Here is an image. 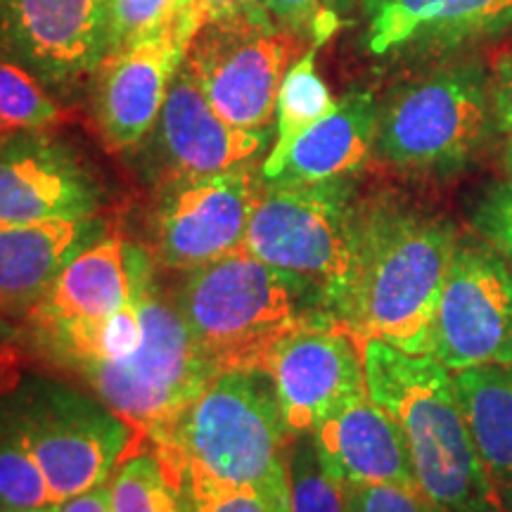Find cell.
<instances>
[{
    "label": "cell",
    "mask_w": 512,
    "mask_h": 512,
    "mask_svg": "<svg viewBox=\"0 0 512 512\" xmlns=\"http://www.w3.org/2000/svg\"><path fill=\"white\" fill-rule=\"evenodd\" d=\"M275 138L273 128L247 131L228 124L211 107L188 67L178 69L157 121L159 157L171 181L228 171L252 162Z\"/></svg>",
    "instance_id": "e0dca14e"
},
{
    "label": "cell",
    "mask_w": 512,
    "mask_h": 512,
    "mask_svg": "<svg viewBox=\"0 0 512 512\" xmlns=\"http://www.w3.org/2000/svg\"><path fill=\"white\" fill-rule=\"evenodd\" d=\"M356 221L358 195L351 178L264 181L245 249L275 271L311 283L342 323L354 278Z\"/></svg>",
    "instance_id": "8992f818"
},
{
    "label": "cell",
    "mask_w": 512,
    "mask_h": 512,
    "mask_svg": "<svg viewBox=\"0 0 512 512\" xmlns=\"http://www.w3.org/2000/svg\"><path fill=\"white\" fill-rule=\"evenodd\" d=\"M510 339V264L479 235H460L434 316L432 356L458 373L503 363Z\"/></svg>",
    "instance_id": "8fae6325"
},
{
    "label": "cell",
    "mask_w": 512,
    "mask_h": 512,
    "mask_svg": "<svg viewBox=\"0 0 512 512\" xmlns=\"http://www.w3.org/2000/svg\"><path fill=\"white\" fill-rule=\"evenodd\" d=\"M3 401L55 503L110 482L121 460L145 444L98 396L50 377H22Z\"/></svg>",
    "instance_id": "52a82bcc"
},
{
    "label": "cell",
    "mask_w": 512,
    "mask_h": 512,
    "mask_svg": "<svg viewBox=\"0 0 512 512\" xmlns=\"http://www.w3.org/2000/svg\"><path fill=\"white\" fill-rule=\"evenodd\" d=\"M491 95H494L496 126L505 133H512V50L496 62Z\"/></svg>",
    "instance_id": "836d02e7"
},
{
    "label": "cell",
    "mask_w": 512,
    "mask_h": 512,
    "mask_svg": "<svg viewBox=\"0 0 512 512\" xmlns=\"http://www.w3.org/2000/svg\"><path fill=\"white\" fill-rule=\"evenodd\" d=\"M503 363H505V366H512V339H510V347H508V351H505Z\"/></svg>",
    "instance_id": "ab89813d"
},
{
    "label": "cell",
    "mask_w": 512,
    "mask_h": 512,
    "mask_svg": "<svg viewBox=\"0 0 512 512\" xmlns=\"http://www.w3.org/2000/svg\"><path fill=\"white\" fill-rule=\"evenodd\" d=\"M0 512H5V510H3V505H0Z\"/></svg>",
    "instance_id": "b9f144b4"
},
{
    "label": "cell",
    "mask_w": 512,
    "mask_h": 512,
    "mask_svg": "<svg viewBox=\"0 0 512 512\" xmlns=\"http://www.w3.org/2000/svg\"><path fill=\"white\" fill-rule=\"evenodd\" d=\"M57 512H112V491L110 482L95 486L91 491L67 498V501L57 503Z\"/></svg>",
    "instance_id": "d590c367"
},
{
    "label": "cell",
    "mask_w": 512,
    "mask_h": 512,
    "mask_svg": "<svg viewBox=\"0 0 512 512\" xmlns=\"http://www.w3.org/2000/svg\"><path fill=\"white\" fill-rule=\"evenodd\" d=\"M102 190L93 171L46 131L0 138V221L95 219Z\"/></svg>",
    "instance_id": "2e32d148"
},
{
    "label": "cell",
    "mask_w": 512,
    "mask_h": 512,
    "mask_svg": "<svg viewBox=\"0 0 512 512\" xmlns=\"http://www.w3.org/2000/svg\"><path fill=\"white\" fill-rule=\"evenodd\" d=\"M264 370L292 439L311 434L332 413L368 392L361 339L335 320L304 325L280 339Z\"/></svg>",
    "instance_id": "4fadbf2b"
},
{
    "label": "cell",
    "mask_w": 512,
    "mask_h": 512,
    "mask_svg": "<svg viewBox=\"0 0 512 512\" xmlns=\"http://www.w3.org/2000/svg\"><path fill=\"white\" fill-rule=\"evenodd\" d=\"M138 311L143 325L138 349L74 375L105 406L131 422L145 441H157L219 373L200 354L174 294H162L157 278L140 297Z\"/></svg>",
    "instance_id": "ba28073f"
},
{
    "label": "cell",
    "mask_w": 512,
    "mask_h": 512,
    "mask_svg": "<svg viewBox=\"0 0 512 512\" xmlns=\"http://www.w3.org/2000/svg\"><path fill=\"white\" fill-rule=\"evenodd\" d=\"M306 53V38L268 24H204L192 36L185 67L228 124L266 131L280 83Z\"/></svg>",
    "instance_id": "9c48e42d"
},
{
    "label": "cell",
    "mask_w": 512,
    "mask_h": 512,
    "mask_svg": "<svg viewBox=\"0 0 512 512\" xmlns=\"http://www.w3.org/2000/svg\"><path fill=\"white\" fill-rule=\"evenodd\" d=\"M467 430L498 512L512 498V366L484 363L453 373Z\"/></svg>",
    "instance_id": "7402d4cb"
},
{
    "label": "cell",
    "mask_w": 512,
    "mask_h": 512,
    "mask_svg": "<svg viewBox=\"0 0 512 512\" xmlns=\"http://www.w3.org/2000/svg\"><path fill=\"white\" fill-rule=\"evenodd\" d=\"M195 512H292L290 508V475L275 479L266 489L221 491L192 498Z\"/></svg>",
    "instance_id": "1f68e13d"
},
{
    "label": "cell",
    "mask_w": 512,
    "mask_h": 512,
    "mask_svg": "<svg viewBox=\"0 0 512 512\" xmlns=\"http://www.w3.org/2000/svg\"><path fill=\"white\" fill-rule=\"evenodd\" d=\"M287 432L266 370L216 375L162 439L147 441L181 467L190 496L266 489L287 472Z\"/></svg>",
    "instance_id": "277c9868"
},
{
    "label": "cell",
    "mask_w": 512,
    "mask_h": 512,
    "mask_svg": "<svg viewBox=\"0 0 512 512\" xmlns=\"http://www.w3.org/2000/svg\"><path fill=\"white\" fill-rule=\"evenodd\" d=\"M110 29L112 0H0V60L64 95L110 55Z\"/></svg>",
    "instance_id": "30bf717a"
},
{
    "label": "cell",
    "mask_w": 512,
    "mask_h": 512,
    "mask_svg": "<svg viewBox=\"0 0 512 512\" xmlns=\"http://www.w3.org/2000/svg\"><path fill=\"white\" fill-rule=\"evenodd\" d=\"M496 126L491 81L479 64H451L396 86L377 110L375 152L413 178H453Z\"/></svg>",
    "instance_id": "5b68a950"
},
{
    "label": "cell",
    "mask_w": 512,
    "mask_h": 512,
    "mask_svg": "<svg viewBox=\"0 0 512 512\" xmlns=\"http://www.w3.org/2000/svg\"><path fill=\"white\" fill-rule=\"evenodd\" d=\"M195 12V0H112L110 55L171 29Z\"/></svg>",
    "instance_id": "83f0119b"
},
{
    "label": "cell",
    "mask_w": 512,
    "mask_h": 512,
    "mask_svg": "<svg viewBox=\"0 0 512 512\" xmlns=\"http://www.w3.org/2000/svg\"><path fill=\"white\" fill-rule=\"evenodd\" d=\"M505 169H508V174L512 176V136L508 140V145H505Z\"/></svg>",
    "instance_id": "74e56055"
},
{
    "label": "cell",
    "mask_w": 512,
    "mask_h": 512,
    "mask_svg": "<svg viewBox=\"0 0 512 512\" xmlns=\"http://www.w3.org/2000/svg\"><path fill=\"white\" fill-rule=\"evenodd\" d=\"M505 512H512V498H510V503L505 505Z\"/></svg>",
    "instance_id": "60d3db41"
},
{
    "label": "cell",
    "mask_w": 512,
    "mask_h": 512,
    "mask_svg": "<svg viewBox=\"0 0 512 512\" xmlns=\"http://www.w3.org/2000/svg\"><path fill=\"white\" fill-rule=\"evenodd\" d=\"M366 46L377 57L439 53L501 34L512 0H361Z\"/></svg>",
    "instance_id": "ac0fdd59"
},
{
    "label": "cell",
    "mask_w": 512,
    "mask_h": 512,
    "mask_svg": "<svg viewBox=\"0 0 512 512\" xmlns=\"http://www.w3.org/2000/svg\"><path fill=\"white\" fill-rule=\"evenodd\" d=\"M174 299L197 349L219 375L264 370L271 349L290 332L339 323L316 287L275 271L245 247L188 271Z\"/></svg>",
    "instance_id": "3957f363"
},
{
    "label": "cell",
    "mask_w": 512,
    "mask_h": 512,
    "mask_svg": "<svg viewBox=\"0 0 512 512\" xmlns=\"http://www.w3.org/2000/svg\"><path fill=\"white\" fill-rule=\"evenodd\" d=\"M344 508L347 512H444L418 486L399 484H347Z\"/></svg>",
    "instance_id": "4dcf8cb0"
},
{
    "label": "cell",
    "mask_w": 512,
    "mask_h": 512,
    "mask_svg": "<svg viewBox=\"0 0 512 512\" xmlns=\"http://www.w3.org/2000/svg\"><path fill=\"white\" fill-rule=\"evenodd\" d=\"M287 475L292 512H347L344 486L323 465L311 434H299L290 441Z\"/></svg>",
    "instance_id": "4316f807"
},
{
    "label": "cell",
    "mask_w": 512,
    "mask_h": 512,
    "mask_svg": "<svg viewBox=\"0 0 512 512\" xmlns=\"http://www.w3.org/2000/svg\"><path fill=\"white\" fill-rule=\"evenodd\" d=\"M155 280L152 256L117 235L88 242L57 273L27 318L24 337L93 325L131 306Z\"/></svg>",
    "instance_id": "9a60e30c"
},
{
    "label": "cell",
    "mask_w": 512,
    "mask_h": 512,
    "mask_svg": "<svg viewBox=\"0 0 512 512\" xmlns=\"http://www.w3.org/2000/svg\"><path fill=\"white\" fill-rule=\"evenodd\" d=\"M264 176L252 162L166 185L155 216L159 264L195 271L245 247Z\"/></svg>",
    "instance_id": "7c38bea8"
},
{
    "label": "cell",
    "mask_w": 512,
    "mask_h": 512,
    "mask_svg": "<svg viewBox=\"0 0 512 512\" xmlns=\"http://www.w3.org/2000/svg\"><path fill=\"white\" fill-rule=\"evenodd\" d=\"M318 48L320 43H311L306 53L292 62V67L283 76V83H280L278 100H275L273 147L264 164H261L264 181H275L280 176L294 140L337 105L328 83L323 81V76L316 69Z\"/></svg>",
    "instance_id": "603a6c76"
},
{
    "label": "cell",
    "mask_w": 512,
    "mask_h": 512,
    "mask_svg": "<svg viewBox=\"0 0 512 512\" xmlns=\"http://www.w3.org/2000/svg\"><path fill=\"white\" fill-rule=\"evenodd\" d=\"M311 437L323 465L342 486H418L399 425L368 392L320 422Z\"/></svg>",
    "instance_id": "d6986e66"
},
{
    "label": "cell",
    "mask_w": 512,
    "mask_h": 512,
    "mask_svg": "<svg viewBox=\"0 0 512 512\" xmlns=\"http://www.w3.org/2000/svg\"><path fill=\"white\" fill-rule=\"evenodd\" d=\"M100 235L98 219L0 221V316L22 323L64 264Z\"/></svg>",
    "instance_id": "ffe728a7"
},
{
    "label": "cell",
    "mask_w": 512,
    "mask_h": 512,
    "mask_svg": "<svg viewBox=\"0 0 512 512\" xmlns=\"http://www.w3.org/2000/svg\"><path fill=\"white\" fill-rule=\"evenodd\" d=\"M266 5L280 29L323 46L339 29L347 0H266Z\"/></svg>",
    "instance_id": "f1b7e54d"
},
{
    "label": "cell",
    "mask_w": 512,
    "mask_h": 512,
    "mask_svg": "<svg viewBox=\"0 0 512 512\" xmlns=\"http://www.w3.org/2000/svg\"><path fill=\"white\" fill-rule=\"evenodd\" d=\"M470 223L484 242H489L512 268V178L489 185L470 209Z\"/></svg>",
    "instance_id": "f546056e"
},
{
    "label": "cell",
    "mask_w": 512,
    "mask_h": 512,
    "mask_svg": "<svg viewBox=\"0 0 512 512\" xmlns=\"http://www.w3.org/2000/svg\"><path fill=\"white\" fill-rule=\"evenodd\" d=\"M60 119V105L34 76L0 60V138L19 131H48Z\"/></svg>",
    "instance_id": "484cf974"
},
{
    "label": "cell",
    "mask_w": 512,
    "mask_h": 512,
    "mask_svg": "<svg viewBox=\"0 0 512 512\" xmlns=\"http://www.w3.org/2000/svg\"><path fill=\"white\" fill-rule=\"evenodd\" d=\"M460 240L441 211L380 192L358 200L354 278L342 323L408 354H432V328Z\"/></svg>",
    "instance_id": "6da1fadb"
},
{
    "label": "cell",
    "mask_w": 512,
    "mask_h": 512,
    "mask_svg": "<svg viewBox=\"0 0 512 512\" xmlns=\"http://www.w3.org/2000/svg\"><path fill=\"white\" fill-rule=\"evenodd\" d=\"M200 24H268L266 0H195Z\"/></svg>",
    "instance_id": "d6a6232c"
},
{
    "label": "cell",
    "mask_w": 512,
    "mask_h": 512,
    "mask_svg": "<svg viewBox=\"0 0 512 512\" xmlns=\"http://www.w3.org/2000/svg\"><path fill=\"white\" fill-rule=\"evenodd\" d=\"M112 512H195L181 467L145 441L110 477Z\"/></svg>",
    "instance_id": "cb8c5ba5"
},
{
    "label": "cell",
    "mask_w": 512,
    "mask_h": 512,
    "mask_svg": "<svg viewBox=\"0 0 512 512\" xmlns=\"http://www.w3.org/2000/svg\"><path fill=\"white\" fill-rule=\"evenodd\" d=\"M5 512H57V503H55V505H46V508H34V510H5Z\"/></svg>",
    "instance_id": "f35d334b"
},
{
    "label": "cell",
    "mask_w": 512,
    "mask_h": 512,
    "mask_svg": "<svg viewBox=\"0 0 512 512\" xmlns=\"http://www.w3.org/2000/svg\"><path fill=\"white\" fill-rule=\"evenodd\" d=\"M200 27L192 12L162 34L105 57L95 72L93 114L110 150H131L150 136Z\"/></svg>",
    "instance_id": "5bb4252c"
},
{
    "label": "cell",
    "mask_w": 512,
    "mask_h": 512,
    "mask_svg": "<svg viewBox=\"0 0 512 512\" xmlns=\"http://www.w3.org/2000/svg\"><path fill=\"white\" fill-rule=\"evenodd\" d=\"M22 363H0V396H5L22 382Z\"/></svg>",
    "instance_id": "8d00e7d4"
},
{
    "label": "cell",
    "mask_w": 512,
    "mask_h": 512,
    "mask_svg": "<svg viewBox=\"0 0 512 512\" xmlns=\"http://www.w3.org/2000/svg\"><path fill=\"white\" fill-rule=\"evenodd\" d=\"M361 351L370 399L399 425L422 494L444 512H494L451 370L375 337Z\"/></svg>",
    "instance_id": "7a4b0ae2"
},
{
    "label": "cell",
    "mask_w": 512,
    "mask_h": 512,
    "mask_svg": "<svg viewBox=\"0 0 512 512\" xmlns=\"http://www.w3.org/2000/svg\"><path fill=\"white\" fill-rule=\"evenodd\" d=\"M0 505L3 510H34L55 505L41 467L19 437L0 396Z\"/></svg>",
    "instance_id": "d4e9b609"
},
{
    "label": "cell",
    "mask_w": 512,
    "mask_h": 512,
    "mask_svg": "<svg viewBox=\"0 0 512 512\" xmlns=\"http://www.w3.org/2000/svg\"><path fill=\"white\" fill-rule=\"evenodd\" d=\"M377 110L380 105L373 93L363 88L349 91L332 112L294 140L278 178L323 183L358 174L375 150Z\"/></svg>",
    "instance_id": "44dd1931"
},
{
    "label": "cell",
    "mask_w": 512,
    "mask_h": 512,
    "mask_svg": "<svg viewBox=\"0 0 512 512\" xmlns=\"http://www.w3.org/2000/svg\"><path fill=\"white\" fill-rule=\"evenodd\" d=\"M27 361V339H24L22 323L0 316V363Z\"/></svg>",
    "instance_id": "e575fe53"
}]
</instances>
